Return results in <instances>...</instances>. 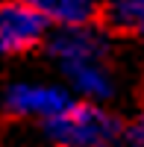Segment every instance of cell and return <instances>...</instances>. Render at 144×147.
Returning <instances> with one entry per match:
<instances>
[{
    "label": "cell",
    "mask_w": 144,
    "mask_h": 147,
    "mask_svg": "<svg viewBox=\"0 0 144 147\" xmlns=\"http://www.w3.org/2000/svg\"><path fill=\"white\" fill-rule=\"evenodd\" d=\"M47 53L59 71L62 82L77 100L109 103L118 94V77L112 68V44L103 30L59 27L47 38Z\"/></svg>",
    "instance_id": "6da1fadb"
},
{
    "label": "cell",
    "mask_w": 144,
    "mask_h": 147,
    "mask_svg": "<svg viewBox=\"0 0 144 147\" xmlns=\"http://www.w3.org/2000/svg\"><path fill=\"white\" fill-rule=\"evenodd\" d=\"M53 147H118L127 129L103 103L74 100L59 118L41 127Z\"/></svg>",
    "instance_id": "7a4b0ae2"
},
{
    "label": "cell",
    "mask_w": 144,
    "mask_h": 147,
    "mask_svg": "<svg viewBox=\"0 0 144 147\" xmlns=\"http://www.w3.org/2000/svg\"><path fill=\"white\" fill-rule=\"evenodd\" d=\"M77 97L68 91L65 82H47V80H18L9 82L0 94V109L15 121H35L47 124L65 112Z\"/></svg>",
    "instance_id": "3957f363"
},
{
    "label": "cell",
    "mask_w": 144,
    "mask_h": 147,
    "mask_svg": "<svg viewBox=\"0 0 144 147\" xmlns=\"http://www.w3.org/2000/svg\"><path fill=\"white\" fill-rule=\"evenodd\" d=\"M47 21L30 0H0V56H21L47 41Z\"/></svg>",
    "instance_id": "277c9868"
},
{
    "label": "cell",
    "mask_w": 144,
    "mask_h": 147,
    "mask_svg": "<svg viewBox=\"0 0 144 147\" xmlns=\"http://www.w3.org/2000/svg\"><path fill=\"white\" fill-rule=\"evenodd\" d=\"M56 27H85L97 18L100 0H30Z\"/></svg>",
    "instance_id": "5b68a950"
},
{
    "label": "cell",
    "mask_w": 144,
    "mask_h": 147,
    "mask_svg": "<svg viewBox=\"0 0 144 147\" xmlns=\"http://www.w3.org/2000/svg\"><path fill=\"white\" fill-rule=\"evenodd\" d=\"M103 15L112 30L144 38V0H106Z\"/></svg>",
    "instance_id": "8992f818"
},
{
    "label": "cell",
    "mask_w": 144,
    "mask_h": 147,
    "mask_svg": "<svg viewBox=\"0 0 144 147\" xmlns=\"http://www.w3.org/2000/svg\"><path fill=\"white\" fill-rule=\"evenodd\" d=\"M127 138L133 141L135 147H144V112H141V115L133 121V127L127 129Z\"/></svg>",
    "instance_id": "52a82bcc"
}]
</instances>
